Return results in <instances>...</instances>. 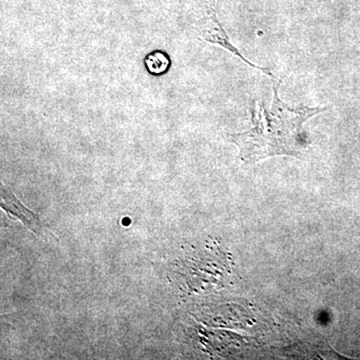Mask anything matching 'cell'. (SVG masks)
<instances>
[{
    "mask_svg": "<svg viewBox=\"0 0 360 360\" xmlns=\"http://www.w3.org/2000/svg\"><path fill=\"white\" fill-rule=\"evenodd\" d=\"M212 25L210 26L208 30H205L202 33L203 39L205 41L210 42V44H219L220 46L224 47V49H226V51H231V53H233L234 56H238L241 60L245 61V63L250 65L251 68H257V70L264 71L265 75H269V77H274V75L270 72L269 68H258V66L255 65H252V63H250V61L246 60L243 56H241L240 52L236 49L229 41V35L226 34V32H224L222 26L220 25L219 21L217 20L214 14L212 16Z\"/></svg>",
    "mask_w": 360,
    "mask_h": 360,
    "instance_id": "cell-3",
    "label": "cell"
},
{
    "mask_svg": "<svg viewBox=\"0 0 360 360\" xmlns=\"http://www.w3.org/2000/svg\"><path fill=\"white\" fill-rule=\"evenodd\" d=\"M279 82H274L271 103H255L251 108L252 129L231 135L241 160L248 165L277 155L302 156L309 144L303 123L328 108L290 106L281 101Z\"/></svg>",
    "mask_w": 360,
    "mask_h": 360,
    "instance_id": "cell-1",
    "label": "cell"
},
{
    "mask_svg": "<svg viewBox=\"0 0 360 360\" xmlns=\"http://www.w3.org/2000/svg\"><path fill=\"white\" fill-rule=\"evenodd\" d=\"M1 207L7 214L20 220L33 233H39L40 221L39 217L26 208L7 187L1 184Z\"/></svg>",
    "mask_w": 360,
    "mask_h": 360,
    "instance_id": "cell-2",
    "label": "cell"
},
{
    "mask_svg": "<svg viewBox=\"0 0 360 360\" xmlns=\"http://www.w3.org/2000/svg\"><path fill=\"white\" fill-rule=\"evenodd\" d=\"M144 65L151 75L160 77V75H165L170 70L172 59L167 52L153 51L149 52L144 58Z\"/></svg>",
    "mask_w": 360,
    "mask_h": 360,
    "instance_id": "cell-4",
    "label": "cell"
}]
</instances>
